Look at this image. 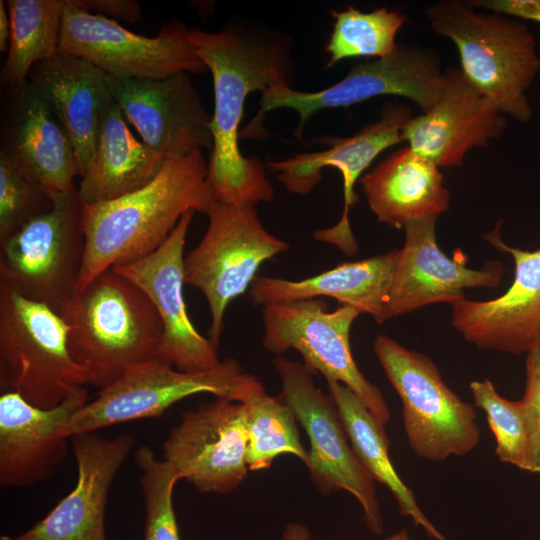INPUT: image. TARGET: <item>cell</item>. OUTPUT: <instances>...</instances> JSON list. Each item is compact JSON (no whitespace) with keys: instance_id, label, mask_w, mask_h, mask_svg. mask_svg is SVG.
<instances>
[{"instance_id":"1","label":"cell","mask_w":540,"mask_h":540,"mask_svg":"<svg viewBox=\"0 0 540 540\" xmlns=\"http://www.w3.org/2000/svg\"><path fill=\"white\" fill-rule=\"evenodd\" d=\"M188 39L213 77L208 180L215 201L252 206L270 202L274 189L265 166L240 151L239 127L249 94L276 86L293 88L291 37L255 24L231 23L218 32L189 30Z\"/></svg>"},{"instance_id":"2","label":"cell","mask_w":540,"mask_h":540,"mask_svg":"<svg viewBox=\"0 0 540 540\" xmlns=\"http://www.w3.org/2000/svg\"><path fill=\"white\" fill-rule=\"evenodd\" d=\"M214 194L202 150L170 158L144 187L117 199L83 204L86 239L77 290L99 274L156 251L188 211L206 214Z\"/></svg>"},{"instance_id":"3","label":"cell","mask_w":540,"mask_h":540,"mask_svg":"<svg viewBox=\"0 0 540 540\" xmlns=\"http://www.w3.org/2000/svg\"><path fill=\"white\" fill-rule=\"evenodd\" d=\"M61 316L73 359L100 390L128 369L159 358L163 329L155 306L113 269L77 290Z\"/></svg>"},{"instance_id":"4","label":"cell","mask_w":540,"mask_h":540,"mask_svg":"<svg viewBox=\"0 0 540 540\" xmlns=\"http://www.w3.org/2000/svg\"><path fill=\"white\" fill-rule=\"evenodd\" d=\"M424 14L432 31L456 46L468 81L502 114L528 123L532 108L526 92L540 70V57L527 25L458 0H439Z\"/></svg>"},{"instance_id":"5","label":"cell","mask_w":540,"mask_h":540,"mask_svg":"<svg viewBox=\"0 0 540 540\" xmlns=\"http://www.w3.org/2000/svg\"><path fill=\"white\" fill-rule=\"evenodd\" d=\"M68 332L60 314L0 283L1 390L49 409L89 384L70 353Z\"/></svg>"},{"instance_id":"6","label":"cell","mask_w":540,"mask_h":540,"mask_svg":"<svg viewBox=\"0 0 540 540\" xmlns=\"http://www.w3.org/2000/svg\"><path fill=\"white\" fill-rule=\"evenodd\" d=\"M373 351L401 399L407 442L418 457L441 462L478 445L474 406L445 384L432 359L387 335L375 337Z\"/></svg>"},{"instance_id":"7","label":"cell","mask_w":540,"mask_h":540,"mask_svg":"<svg viewBox=\"0 0 540 540\" xmlns=\"http://www.w3.org/2000/svg\"><path fill=\"white\" fill-rule=\"evenodd\" d=\"M444 83V70L438 54L415 44H398L385 58L352 67L339 82L315 92L276 86L261 94L260 108L240 132L241 138H260L265 115L275 109L295 110L299 122L294 135L302 140L306 122L324 109L346 108L371 98L393 95L413 101L423 113L438 101Z\"/></svg>"},{"instance_id":"8","label":"cell","mask_w":540,"mask_h":540,"mask_svg":"<svg viewBox=\"0 0 540 540\" xmlns=\"http://www.w3.org/2000/svg\"><path fill=\"white\" fill-rule=\"evenodd\" d=\"M53 207L0 242V283L62 313L77 291L84 260L78 187L51 193Z\"/></svg>"},{"instance_id":"9","label":"cell","mask_w":540,"mask_h":540,"mask_svg":"<svg viewBox=\"0 0 540 540\" xmlns=\"http://www.w3.org/2000/svg\"><path fill=\"white\" fill-rule=\"evenodd\" d=\"M232 358L202 372H184L159 358L128 369L67 422L68 437L132 420L157 417L175 403L195 394L243 402L262 387Z\"/></svg>"},{"instance_id":"10","label":"cell","mask_w":540,"mask_h":540,"mask_svg":"<svg viewBox=\"0 0 540 540\" xmlns=\"http://www.w3.org/2000/svg\"><path fill=\"white\" fill-rule=\"evenodd\" d=\"M206 215L207 230L184 259V281L206 297L209 339L218 348L228 305L251 287L260 266L289 244L265 229L255 206L214 201Z\"/></svg>"},{"instance_id":"11","label":"cell","mask_w":540,"mask_h":540,"mask_svg":"<svg viewBox=\"0 0 540 540\" xmlns=\"http://www.w3.org/2000/svg\"><path fill=\"white\" fill-rule=\"evenodd\" d=\"M273 365L281 380L282 401L291 409L309 441V476L323 495L344 490L362 508L366 527L375 535L384 531L375 480L355 454L338 410L314 384L304 364L277 355Z\"/></svg>"},{"instance_id":"12","label":"cell","mask_w":540,"mask_h":540,"mask_svg":"<svg viewBox=\"0 0 540 540\" xmlns=\"http://www.w3.org/2000/svg\"><path fill=\"white\" fill-rule=\"evenodd\" d=\"M360 314L348 305L328 311L318 298L268 304L262 311V345L276 355L296 350L311 373L345 385L385 426L391 417L388 404L359 370L351 352V327Z\"/></svg>"},{"instance_id":"13","label":"cell","mask_w":540,"mask_h":540,"mask_svg":"<svg viewBox=\"0 0 540 540\" xmlns=\"http://www.w3.org/2000/svg\"><path fill=\"white\" fill-rule=\"evenodd\" d=\"M189 29L180 21L164 25L155 37L135 34L115 20L93 14L67 0L58 53L91 62L107 75L129 79H161L207 68L194 53Z\"/></svg>"},{"instance_id":"14","label":"cell","mask_w":540,"mask_h":540,"mask_svg":"<svg viewBox=\"0 0 540 540\" xmlns=\"http://www.w3.org/2000/svg\"><path fill=\"white\" fill-rule=\"evenodd\" d=\"M412 117L407 105L388 104L376 122L351 137L325 136L314 140L327 145L325 150L294 154L285 160L267 163L266 167L277 174L283 186L298 195H307L315 189L322 180L324 168L335 167L340 171L344 196L341 218L334 226L315 231L316 240L332 244L346 255H355L358 245L349 221L350 209L358 199L354 185L380 153L402 141L403 127Z\"/></svg>"},{"instance_id":"15","label":"cell","mask_w":540,"mask_h":540,"mask_svg":"<svg viewBox=\"0 0 540 540\" xmlns=\"http://www.w3.org/2000/svg\"><path fill=\"white\" fill-rule=\"evenodd\" d=\"M247 443L243 403L216 398L182 414L163 444V459L198 491L226 494L247 477Z\"/></svg>"},{"instance_id":"16","label":"cell","mask_w":540,"mask_h":540,"mask_svg":"<svg viewBox=\"0 0 540 540\" xmlns=\"http://www.w3.org/2000/svg\"><path fill=\"white\" fill-rule=\"evenodd\" d=\"M194 213L186 212L156 251L112 268L151 300L163 329L159 359L184 372L211 370L222 362L217 347L193 325L183 295L185 239Z\"/></svg>"},{"instance_id":"17","label":"cell","mask_w":540,"mask_h":540,"mask_svg":"<svg viewBox=\"0 0 540 540\" xmlns=\"http://www.w3.org/2000/svg\"><path fill=\"white\" fill-rule=\"evenodd\" d=\"M106 76L114 101L149 147L169 158L212 149L211 117L189 73L161 79Z\"/></svg>"},{"instance_id":"18","label":"cell","mask_w":540,"mask_h":540,"mask_svg":"<svg viewBox=\"0 0 540 540\" xmlns=\"http://www.w3.org/2000/svg\"><path fill=\"white\" fill-rule=\"evenodd\" d=\"M499 225L500 222L484 238L513 257V282L495 299L463 298L453 302L451 324L479 349L527 354L540 346V249L528 251L508 246L500 238Z\"/></svg>"},{"instance_id":"19","label":"cell","mask_w":540,"mask_h":540,"mask_svg":"<svg viewBox=\"0 0 540 540\" xmlns=\"http://www.w3.org/2000/svg\"><path fill=\"white\" fill-rule=\"evenodd\" d=\"M437 216L419 218L404 226L386 305V321L421 307L465 298L469 288H495L503 266L489 261L480 269L467 267L464 254L447 257L436 241Z\"/></svg>"},{"instance_id":"20","label":"cell","mask_w":540,"mask_h":540,"mask_svg":"<svg viewBox=\"0 0 540 540\" xmlns=\"http://www.w3.org/2000/svg\"><path fill=\"white\" fill-rule=\"evenodd\" d=\"M71 443L77 466L75 487L31 528L0 540H106L109 490L135 438L130 433L108 439L87 432L72 436Z\"/></svg>"},{"instance_id":"21","label":"cell","mask_w":540,"mask_h":540,"mask_svg":"<svg viewBox=\"0 0 540 540\" xmlns=\"http://www.w3.org/2000/svg\"><path fill=\"white\" fill-rule=\"evenodd\" d=\"M507 119L458 67L444 69L442 93L426 113L412 117L401 138L419 155L440 167L462 165L474 148L499 138Z\"/></svg>"},{"instance_id":"22","label":"cell","mask_w":540,"mask_h":540,"mask_svg":"<svg viewBox=\"0 0 540 540\" xmlns=\"http://www.w3.org/2000/svg\"><path fill=\"white\" fill-rule=\"evenodd\" d=\"M87 402L85 387L49 409L28 403L16 392H2L0 486L30 487L53 476L68 453L67 422Z\"/></svg>"},{"instance_id":"23","label":"cell","mask_w":540,"mask_h":540,"mask_svg":"<svg viewBox=\"0 0 540 540\" xmlns=\"http://www.w3.org/2000/svg\"><path fill=\"white\" fill-rule=\"evenodd\" d=\"M0 155L50 193L67 192L79 176L75 150L65 128L27 81L2 109Z\"/></svg>"},{"instance_id":"24","label":"cell","mask_w":540,"mask_h":540,"mask_svg":"<svg viewBox=\"0 0 540 540\" xmlns=\"http://www.w3.org/2000/svg\"><path fill=\"white\" fill-rule=\"evenodd\" d=\"M27 81L65 128L83 176L94 158L102 110L110 95L106 73L86 59L56 54L36 63Z\"/></svg>"},{"instance_id":"25","label":"cell","mask_w":540,"mask_h":540,"mask_svg":"<svg viewBox=\"0 0 540 540\" xmlns=\"http://www.w3.org/2000/svg\"><path fill=\"white\" fill-rule=\"evenodd\" d=\"M398 256L399 249H393L342 263L301 280L257 275L250 287V297L253 303L263 306L330 297L382 324L386 321L388 294Z\"/></svg>"},{"instance_id":"26","label":"cell","mask_w":540,"mask_h":540,"mask_svg":"<svg viewBox=\"0 0 540 540\" xmlns=\"http://www.w3.org/2000/svg\"><path fill=\"white\" fill-rule=\"evenodd\" d=\"M359 181L378 221L396 229L449 208L450 193L439 168L409 146L388 155Z\"/></svg>"},{"instance_id":"27","label":"cell","mask_w":540,"mask_h":540,"mask_svg":"<svg viewBox=\"0 0 540 540\" xmlns=\"http://www.w3.org/2000/svg\"><path fill=\"white\" fill-rule=\"evenodd\" d=\"M169 159L135 138L110 94L102 110L94 158L80 177L79 196L83 204L117 199L153 181Z\"/></svg>"},{"instance_id":"28","label":"cell","mask_w":540,"mask_h":540,"mask_svg":"<svg viewBox=\"0 0 540 540\" xmlns=\"http://www.w3.org/2000/svg\"><path fill=\"white\" fill-rule=\"evenodd\" d=\"M332 398L351 446L373 479L386 486L396 500L399 513L411 517L435 540H447L418 506L412 490L402 481L389 455V440L382 425L345 385L328 381Z\"/></svg>"},{"instance_id":"29","label":"cell","mask_w":540,"mask_h":540,"mask_svg":"<svg viewBox=\"0 0 540 540\" xmlns=\"http://www.w3.org/2000/svg\"><path fill=\"white\" fill-rule=\"evenodd\" d=\"M10 39L0 75L6 97H14L32 67L58 53L67 0H7Z\"/></svg>"},{"instance_id":"30","label":"cell","mask_w":540,"mask_h":540,"mask_svg":"<svg viewBox=\"0 0 540 540\" xmlns=\"http://www.w3.org/2000/svg\"><path fill=\"white\" fill-rule=\"evenodd\" d=\"M241 403L246 411V462L250 471L267 469L284 454L308 464L309 451L300 441L297 420L280 397L268 395L261 387Z\"/></svg>"},{"instance_id":"31","label":"cell","mask_w":540,"mask_h":540,"mask_svg":"<svg viewBox=\"0 0 540 540\" xmlns=\"http://www.w3.org/2000/svg\"><path fill=\"white\" fill-rule=\"evenodd\" d=\"M334 25L325 51L329 55L326 68L352 57L385 58L398 44L395 39L407 16L385 7L363 12L348 6L332 10Z\"/></svg>"},{"instance_id":"32","label":"cell","mask_w":540,"mask_h":540,"mask_svg":"<svg viewBox=\"0 0 540 540\" xmlns=\"http://www.w3.org/2000/svg\"><path fill=\"white\" fill-rule=\"evenodd\" d=\"M469 387L476 407L486 414L495 438V454L498 459L531 472L521 401L502 397L489 379L471 381Z\"/></svg>"},{"instance_id":"33","label":"cell","mask_w":540,"mask_h":540,"mask_svg":"<svg viewBox=\"0 0 540 540\" xmlns=\"http://www.w3.org/2000/svg\"><path fill=\"white\" fill-rule=\"evenodd\" d=\"M135 462L141 471L139 481L146 511L143 540H181L173 504L174 487L181 480L179 474L148 446L136 451Z\"/></svg>"},{"instance_id":"34","label":"cell","mask_w":540,"mask_h":540,"mask_svg":"<svg viewBox=\"0 0 540 540\" xmlns=\"http://www.w3.org/2000/svg\"><path fill=\"white\" fill-rule=\"evenodd\" d=\"M52 207V194L0 155V242Z\"/></svg>"},{"instance_id":"35","label":"cell","mask_w":540,"mask_h":540,"mask_svg":"<svg viewBox=\"0 0 540 540\" xmlns=\"http://www.w3.org/2000/svg\"><path fill=\"white\" fill-rule=\"evenodd\" d=\"M520 401L528 438L531 473L540 475V346L526 354L525 392Z\"/></svg>"},{"instance_id":"36","label":"cell","mask_w":540,"mask_h":540,"mask_svg":"<svg viewBox=\"0 0 540 540\" xmlns=\"http://www.w3.org/2000/svg\"><path fill=\"white\" fill-rule=\"evenodd\" d=\"M74 4L87 12L113 20L135 23L140 19L141 6L135 0H73Z\"/></svg>"},{"instance_id":"37","label":"cell","mask_w":540,"mask_h":540,"mask_svg":"<svg viewBox=\"0 0 540 540\" xmlns=\"http://www.w3.org/2000/svg\"><path fill=\"white\" fill-rule=\"evenodd\" d=\"M467 3L477 9L540 24V0H469Z\"/></svg>"},{"instance_id":"38","label":"cell","mask_w":540,"mask_h":540,"mask_svg":"<svg viewBox=\"0 0 540 540\" xmlns=\"http://www.w3.org/2000/svg\"><path fill=\"white\" fill-rule=\"evenodd\" d=\"M282 540H312V534L306 525L292 522L285 526Z\"/></svg>"},{"instance_id":"39","label":"cell","mask_w":540,"mask_h":540,"mask_svg":"<svg viewBox=\"0 0 540 540\" xmlns=\"http://www.w3.org/2000/svg\"><path fill=\"white\" fill-rule=\"evenodd\" d=\"M10 39V21L6 3L0 0V50L8 52Z\"/></svg>"},{"instance_id":"40","label":"cell","mask_w":540,"mask_h":540,"mask_svg":"<svg viewBox=\"0 0 540 540\" xmlns=\"http://www.w3.org/2000/svg\"><path fill=\"white\" fill-rule=\"evenodd\" d=\"M381 540H413V539L410 537L409 531L404 528Z\"/></svg>"}]
</instances>
